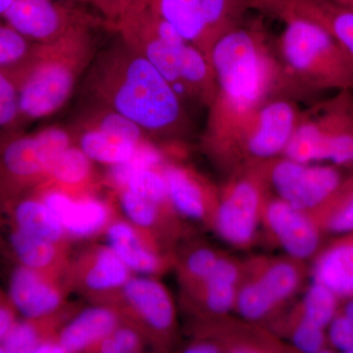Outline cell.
I'll return each mask as SVG.
<instances>
[{
    "instance_id": "obj_28",
    "label": "cell",
    "mask_w": 353,
    "mask_h": 353,
    "mask_svg": "<svg viewBox=\"0 0 353 353\" xmlns=\"http://www.w3.org/2000/svg\"><path fill=\"white\" fill-rule=\"evenodd\" d=\"M81 307L80 304L69 303L51 314L20 317L0 341V353H39L43 345L54 341L58 331Z\"/></svg>"
},
{
    "instance_id": "obj_32",
    "label": "cell",
    "mask_w": 353,
    "mask_h": 353,
    "mask_svg": "<svg viewBox=\"0 0 353 353\" xmlns=\"http://www.w3.org/2000/svg\"><path fill=\"white\" fill-rule=\"evenodd\" d=\"M343 301L328 288L312 282L296 303L287 310L304 321L327 330L334 318L340 312Z\"/></svg>"
},
{
    "instance_id": "obj_30",
    "label": "cell",
    "mask_w": 353,
    "mask_h": 353,
    "mask_svg": "<svg viewBox=\"0 0 353 353\" xmlns=\"http://www.w3.org/2000/svg\"><path fill=\"white\" fill-rule=\"evenodd\" d=\"M148 6L208 59L212 46L202 17L201 0H150Z\"/></svg>"
},
{
    "instance_id": "obj_3",
    "label": "cell",
    "mask_w": 353,
    "mask_h": 353,
    "mask_svg": "<svg viewBox=\"0 0 353 353\" xmlns=\"http://www.w3.org/2000/svg\"><path fill=\"white\" fill-rule=\"evenodd\" d=\"M94 24L76 26L52 43H34L24 62L4 70L17 87L21 126L52 115L68 101L94 60Z\"/></svg>"
},
{
    "instance_id": "obj_2",
    "label": "cell",
    "mask_w": 353,
    "mask_h": 353,
    "mask_svg": "<svg viewBox=\"0 0 353 353\" xmlns=\"http://www.w3.org/2000/svg\"><path fill=\"white\" fill-rule=\"evenodd\" d=\"M88 81L99 103L138 125L158 145L183 152L192 123L182 97L122 39L97 58Z\"/></svg>"
},
{
    "instance_id": "obj_7",
    "label": "cell",
    "mask_w": 353,
    "mask_h": 353,
    "mask_svg": "<svg viewBox=\"0 0 353 353\" xmlns=\"http://www.w3.org/2000/svg\"><path fill=\"white\" fill-rule=\"evenodd\" d=\"M272 192L265 161L245 164L232 172L220 185L213 233L236 250L252 248Z\"/></svg>"
},
{
    "instance_id": "obj_44",
    "label": "cell",
    "mask_w": 353,
    "mask_h": 353,
    "mask_svg": "<svg viewBox=\"0 0 353 353\" xmlns=\"http://www.w3.org/2000/svg\"><path fill=\"white\" fill-rule=\"evenodd\" d=\"M0 218H1V208H0Z\"/></svg>"
},
{
    "instance_id": "obj_33",
    "label": "cell",
    "mask_w": 353,
    "mask_h": 353,
    "mask_svg": "<svg viewBox=\"0 0 353 353\" xmlns=\"http://www.w3.org/2000/svg\"><path fill=\"white\" fill-rule=\"evenodd\" d=\"M201 13L211 46L245 22L248 0H201Z\"/></svg>"
},
{
    "instance_id": "obj_42",
    "label": "cell",
    "mask_w": 353,
    "mask_h": 353,
    "mask_svg": "<svg viewBox=\"0 0 353 353\" xmlns=\"http://www.w3.org/2000/svg\"><path fill=\"white\" fill-rule=\"evenodd\" d=\"M59 2H63L67 4H74L75 2L81 1V0H57Z\"/></svg>"
},
{
    "instance_id": "obj_14",
    "label": "cell",
    "mask_w": 353,
    "mask_h": 353,
    "mask_svg": "<svg viewBox=\"0 0 353 353\" xmlns=\"http://www.w3.org/2000/svg\"><path fill=\"white\" fill-rule=\"evenodd\" d=\"M162 171L176 212L183 219L194 221L212 231L219 204L220 185L178 158L166 160Z\"/></svg>"
},
{
    "instance_id": "obj_38",
    "label": "cell",
    "mask_w": 353,
    "mask_h": 353,
    "mask_svg": "<svg viewBox=\"0 0 353 353\" xmlns=\"http://www.w3.org/2000/svg\"><path fill=\"white\" fill-rule=\"evenodd\" d=\"M334 352L353 353V323L339 312L327 329Z\"/></svg>"
},
{
    "instance_id": "obj_9",
    "label": "cell",
    "mask_w": 353,
    "mask_h": 353,
    "mask_svg": "<svg viewBox=\"0 0 353 353\" xmlns=\"http://www.w3.org/2000/svg\"><path fill=\"white\" fill-rule=\"evenodd\" d=\"M105 304L138 330L154 352H168L175 347L179 338L176 305L158 277L134 274Z\"/></svg>"
},
{
    "instance_id": "obj_36",
    "label": "cell",
    "mask_w": 353,
    "mask_h": 353,
    "mask_svg": "<svg viewBox=\"0 0 353 353\" xmlns=\"http://www.w3.org/2000/svg\"><path fill=\"white\" fill-rule=\"evenodd\" d=\"M34 46L12 27L0 23V69L10 70L24 62Z\"/></svg>"
},
{
    "instance_id": "obj_41",
    "label": "cell",
    "mask_w": 353,
    "mask_h": 353,
    "mask_svg": "<svg viewBox=\"0 0 353 353\" xmlns=\"http://www.w3.org/2000/svg\"><path fill=\"white\" fill-rule=\"evenodd\" d=\"M334 1L343 4V6L352 7V8H353V0H334Z\"/></svg>"
},
{
    "instance_id": "obj_8",
    "label": "cell",
    "mask_w": 353,
    "mask_h": 353,
    "mask_svg": "<svg viewBox=\"0 0 353 353\" xmlns=\"http://www.w3.org/2000/svg\"><path fill=\"white\" fill-rule=\"evenodd\" d=\"M72 145L71 131L60 127L0 134V202L38 189L54 158Z\"/></svg>"
},
{
    "instance_id": "obj_29",
    "label": "cell",
    "mask_w": 353,
    "mask_h": 353,
    "mask_svg": "<svg viewBox=\"0 0 353 353\" xmlns=\"http://www.w3.org/2000/svg\"><path fill=\"white\" fill-rule=\"evenodd\" d=\"M224 250L205 241H183L174 252L173 271L181 296L190 294L210 275Z\"/></svg>"
},
{
    "instance_id": "obj_5",
    "label": "cell",
    "mask_w": 353,
    "mask_h": 353,
    "mask_svg": "<svg viewBox=\"0 0 353 353\" xmlns=\"http://www.w3.org/2000/svg\"><path fill=\"white\" fill-rule=\"evenodd\" d=\"M282 157L303 163L328 162L353 174V90H340L301 111Z\"/></svg>"
},
{
    "instance_id": "obj_34",
    "label": "cell",
    "mask_w": 353,
    "mask_h": 353,
    "mask_svg": "<svg viewBox=\"0 0 353 353\" xmlns=\"http://www.w3.org/2000/svg\"><path fill=\"white\" fill-rule=\"evenodd\" d=\"M318 221L326 236L353 232V179Z\"/></svg>"
},
{
    "instance_id": "obj_43",
    "label": "cell",
    "mask_w": 353,
    "mask_h": 353,
    "mask_svg": "<svg viewBox=\"0 0 353 353\" xmlns=\"http://www.w3.org/2000/svg\"><path fill=\"white\" fill-rule=\"evenodd\" d=\"M148 2H150V0H145V3L148 4Z\"/></svg>"
},
{
    "instance_id": "obj_19",
    "label": "cell",
    "mask_w": 353,
    "mask_h": 353,
    "mask_svg": "<svg viewBox=\"0 0 353 353\" xmlns=\"http://www.w3.org/2000/svg\"><path fill=\"white\" fill-rule=\"evenodd\" d=\"M250 9L280 20L303 18L328 32L353 59V8L334 0H248Z\"/></svg>"
},
{
    "instance_id": "obj_11",
    "label": "cell",
    "mask_w": 353,
    "mask_h": 353,
    "mask_svg": "<svg viewBox=\"0 0 353 353\" xmlns=\"http://www.w3.org/2000/svg\"><path fill=\"white\" fill-rule=\"evenodd\" d=\"M132 275L108 243H92L71 254L64 278L70 292L90 303H108Z\"/></svg>"
},
{
    "instance_id": "obj_24",
    "label": "cell",
    "mask_w": 353,
    "mask_h": 353,
    "mask_svg": "<svg viewBox=\"0 0 353 353\" xmlns=\"http://www.w3.org/2000/svg\"><path fill=\"white\" fill-rule=\"evenodd\" d=\"M104 180L99 178L90 160L75 145L57 155L43 183L34 192H55L72 197L97 194Z\"/></svg>"
},
{
    "instance_id": "obj_25",
    "label": "cell",
    "mask_w": 353,
    "mask_h": 353,
    "mask_svg": "<svg viewBox=\"0 0 353 353\" xmlns=\"http://www.w3.org/2000/svg\"><path fill=\"white\" fill-rule=\"evenodd\" d=\"M112 305L92 303L80 308L58 331L54 341L62 353H92L95 345L121 322Z\"/></svg>"
},
{
    "instance_id": "obj_17",
    "label": "cell",
    "mask_w": 353,
    "mask_h": 353,
    "mask_svg": "<svg viewBox=\"0 0 353 353\" xmlns=\"http://www.w3.org/2000/svg\"><path fill=\"white\" fill-rule=\"evenodd\" d=\"M103 234L108 245L136 275L159 278L173 271L175 252L126 218L115 216Z\"/></svg>"
},
{
    "instance_id": "obj_20",
    "label": "cell",
    "mask_w": 353,
    "mask_h": 353,
    "mask_svg": "<svg viewBox=\"0 0 353 353\" xmlns=\"http://www.w3.org/2000/svg\"><path fill=\"white\" fill-rule=\"evenodd\" d=\"M9 297L22 318L51 314L68 304L71 294L64 275L14 265L9 278Z\"/></svg>"
},
{
    "instance_id": "obj_26",
    "label": "cell",
    "mask_w": 353,
    "mask_h": 353,
    "mask_svg": "<svg viewBox=\"0 0 353 353\" xmlns=\"http://www.w3.org/2000/svg\"><path fill=\"white\" fill-rule=\"evenodd\" d=\"M311 261L312 282L328 288L341 301L353 297V232L324 243Z\"/></svg>"
},
{
    "instance_id": "obj_40",
    "label": "cell",
    "mask_w": 353,
    "mask_h": 353,
    "mask_svg": "<svg viewBox=\"0 0 353 353\" xmlns=\"http://www.w3.org/2000/svg\"><path fill=\"white\" fill-rule=\"evenodd\" d=\"M19 319V313L11 301L8 292L0 288V341L6 338Z\"/></svg>"
},
{
    "instance_id": "obj_31",
    "label": "cell",
    "mask_w": 353,
    "mask_h": 353,
    "mask_svg": "<svg viewBox=\"0 0 353 353\" xmlns=\"http://www.w3.org/2000/svg\"><path fill=\"white\" fill-rule=\"evenodd\" d=\"M281 340L292 345L297 353H334L327 330L304 321L285 309L265 325Z\"/></svg>"
},
{
    "instance_id": "obj_23",
    "label": "cell",
    "mask_w": 353,
    "mask_h": 353,
    "mask_svg": "<svg viewBox=\"0 0 353 353\" xmlns=\"http://www.w3.org/2000/svg\"><path fill=\"white\" fill-rule=\"evenodd\" d=\"M52 209L69 234L71 241L104 234L115 217L112 202L99 199L97 194L72 197L55 192H34Z\"/></svg>"
},
{
    "instance_id": "obj_37",
    "label": "cell",
    "mask_w": 353,
    "mask_h": 353,
    "mask_svg": "<svg viewBox=\"0 0 353 353\" xmlns=\"http://www.w3.org/2000/svg\"><path fill=\"white\" fill-rule=\"evenodd\" d=\"M19 97L15 83L0 69V134L21 131Z\"/></svg>"
},
{
    "instance_id": "obj_18",
    "label": "cell",
    "mask_w": 353,
    "mask_h": 353,
    "mask_svg": "<svg viewBox=\"0 0 353 353\" xmlns=\"http://www.w3.org/2000/svg\"><path fill=\"white\" fill-rule=\"evenodd\" d=\"M243 272V259L225 252L214 269L196 290L181 296L192 322L232 314Z\"/></svg>"
},
{
    "instance_id": "obj_4",
    "label": "cell",
    "mask_w": 353,
    "mask_h": 353,
    "mask_svg": "<svg viewBox=\"0 0 353 353\" xmlns=\"http://www.w3.org/2000/svg\"><path fill=\"white\" fill-rule=\"evenodd\" d=\"M285 29L275 41L276 52L296 101L328 90H353V59L315 23L281 18Z\"/></svg>"
},
{
    "instance_id": "obj_22",
    "label": "cell",
    "mask_w": 353,
    "mask_h": 353,
    "mask_svg": "<svg viewBox=\"0 0 353 353\" xmlns=\"http://www.w3.org/2000/svg\"><path fill=\"white\" fill-rule=\"evenodd\" d=\"M0 252L14 265L64 275L71 256V245L28 233L9 222L1 212Z\"/></svg>"
},
{
    "instance_id": "obj_12",
    "label": "cell",
    "mask_w": 353,
    "mask_h": 353,
    "mask_svg": "<svg viewBox=\"0 0 353 353\" xmlns=\"http://www.w3.org/2000/svg\"><path fill=\"white\" fill-rule=\"evenodd\" d=\"M260 229L285 254L308 262L324 245L326 234L314 216L272 192L265 203Z\"/></svg>"
},
{
    "instance_id": "obj_6",
    "label": "cell",
    "mask_w": 353,
    "mask_h": 353,
    "mask_svg": "<svg viewBox=\"0 0 353 353\" xmlns=\"http://www.w3.org/2000/svg\"><path fill=\"white\" fill-rule=\"evenodd\" d=\"M310 277V266L287 254H256L243 259L234 311L256 324H268L289 307Z\"/></svg>"
},
{
    "instance_id": "obj_15",
    "label": "cell",
    "mask_w": 353,
    "mask_h": 353,
    "mask_svg": "<svg viewBox=\"0 0 353 353\" xmlns=\"http://www.w3.org/2000/svg\"><path fill=\"white\" fill-rule=\"evenodd\" d=\"M1 17L26 39L41 44L57 41L76 26L94 23L73 4L57 0H13Z\"/></svg>"
},
{
    "instance_id": "obj_39",
    "label": "cell",
    "mask_w": 353,
    "mask_h": 353,
    "mask_svg": "<svg viewBox=\"0 0 353 353\" xmlns=\"http://www.w3.org/2000/svg\"><path fill=\"white\" fill-rule=\"evenodd\" d=\"M94 6L99 9L105 19L111 25L115 26L116 23L122 19L125 15L131 12L137 7L143 6L145 0H81Z\"/></svg>"
},
{
    "instance_id": "obj_27",
    "label": "cell",
    "mask_w": 353,
    "mask_h": 353,
    "mask_svg": "<svg viewBox=\"0 0 353 353\" xmlns=\"http://www.w3.org/2000/svg\"><path fill=\"white\" fill-rule=\"evenodd\" d=\"M0 208L2 215L9 222L28 233L71 245V239L61 221L37 192H29L10 201L0 202Z\"/></svg>"
},
{
    "instance_id": "obj_10",
    "label": "cell",
    "mask_w": 353,
    "mask_h": 353,
    "mask_svg": "<svg viewBox=\"0 0 353 353\" xmlns=\"http://www.w3.org/2000/svg\"><path fill=\"white\" fill-rule=\"evenodd\" d=\"M265 165L272 192L317 220L353 179L352 173L331 163H303L279 157Z\"/></svg>"
},
{
    "instance_id": "obj_1",
    "label": "cell",
    "mask_w": 353,
    "mask_h": 353,
    "mask_svg": "<svg viewBox=\"0 0 353 353\" xmlns=\"http://www.w3.org/2000/svg\"><path fill=\"white\" fill-rule=\"evenodd\" d=\"M208 60L217 92L208 108L201 150L228 176L243 165L246 134L260 106L279 95L294 97L275 43L259 21L243 22L221 37Z\"/></svg>"
},
{
    "instance_id": "obj_21",
    "label": "cell",
    "mask_w": 353,
    "mask_h": 353,
    "mask_svg": "<svg viewBox=\"0 0 353 353\" xmlns=\"http://www.w3.org/2000/svg\"><path fill=\"white\" fill-rule=\"evenodd\" d=\"M124 217L146 232L165 248L175 252L187 239L185 219L176 212L172 202L152 201L125 189L111 190Z\"/></svg>"
},
{
    "instance_id": "obj_13",
    "label": "cell",
    "mask_w": 353,
    "mask_h": 353,
    "mask_svg": "<svg viewBox=\"0 0 353 353\" xmlns=\"http://www.w3.org/2000/svg\"><path fill=\"white\" fill-rule=\"evenodd\" d=\"M301 111L290 97L279 95L265 101L246 134L243 165L282 157L296 132Z\"/></svg>"
},
{
    "instance_id": "obj_35",
    "label": "cell",
    "mask_w": 353,
    "mask_h": 353,
    "mask_svg": "<svg viewBox=\"0 0 353 353\" xmlns=\"http://www.w3.org/2000/svg\"><path fill=\"white\" fill-rule=\"evenodd\" d=\"M150 348L148 341L132 325L121 320L103 339L95 345L92 353H141Z\"/></svg>"
},
{
    "instance_id": "obj_16",
    "label": "cell",
    "mask_w": 353,
    "mask_h": 353,
    "mask_svg": "<svg viewBox=\"0 0 353 353\" xmlns=\"http://www.w3.org/2000/svg\"><path fill=\"white\" fill-rule=\"evenodd\" d=\"M190 334L208 339L218 353H297L263 325L232 314L192 322Z\"/></svg>"
}]
</instances>
